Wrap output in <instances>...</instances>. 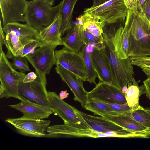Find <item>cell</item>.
Returning <instances> with one entry per match:
<instances>
[{
  "label": "cell",
  "instance_id": "6da1fadb",
  "mask_svg": "<svg viewBox=\"0 0 150 150\" xmlns=\"http://www.w3.org/2000/svg\"><path fill=\"white\" fill-rule=\"evenodd\" d=\"M125 25L129 36V57L150 55V22L142 12L128 10Z\"/></svg>",
  "mask_w": 150,
  "mask_h": 150
},
{
  "label": "cell",
  "instance_id": "7a4b0ae2",
  "mask_svg": "<svg viewBox=\"0 0 150 150\" xmlns=\"http://www.w3.org/2000/svg\"><path fill=\"white\" fill-rule=\"evenodd\" d=\"M63 3L52 6L46 0L28 1L25 15L26 24L40 32L50 26L60 15Z\"/></svg>",
  "mask_w": 150,
  "mask_h": 150
},
{
  "label": "cell",
  "instance_id": "3957f363",
  "mask_svg": "<svg viewBox=\"0 0 150 150\" xmlns=\"http://www.w3.org/2000/svg\"><path fill=\"white\" fill-rule=\"evenodd\" d=\"M5 33L7 58H13L17 51L34 41H40L39 32L26 24L17 22L8 23L3 27Z\"/></svg>",
  "mask_w": 150,
  "mask_h": 150
},
{
  "label": "cell",
  "instance_id": "277c9868",
  "mask_svg": "<svg viewBox=\"0 0 150 150\" xmlns=\"http://www.w3.org/2000/svg\"><path fill=\"white\" fill-rule=\"evenodd\" d=\"M0 98L13 97L23 100L19 96L18 86L26 74L18 72L12 67L4 52L0 53Z\"/></svg>",
  "mask_w": 150,
  "mask_h": 150
},
{
  "label": "cell",
  "instance_id": "5b68a950",
  "mask_svg": "<svg viewBox=\"0 0 150 150\" xmlns=\"http://www.w3.org/2000/svg\"><path fill=\"white\" fill-rule=\"evenodd\" d=\"M120 22L111 24L105 23L102 35L105 45L123 59L129 57V36L127 27Z\"/></svg>",
  "mask_w": 150,
  "mask_h": 150
},
{
  "label": "cell",
  "instance_id": "8992f818",
  "mask_svg": "<svg viewBox=\"0 0 150 150\" xmlns=\"http://www.w3.org/2000/svg\"><path fill=\"white\" fill-rule=\"evenodd\" d=\"M77 113L82 123L88 128L96 132L112 134L116 137L145 138L144 136L125 129L102 117L89 115L78 110Z\"/></svg>",
  "mask_w": 150,
  "mask_h": 150
},
{
  "label": "cell",
  "instance_id": "52a82bcc",
  "mask_svg": "<svg viewBox=\"0 0 150 150\" xmlns=\"http://www.w3.org/2000/svg\"><path fill=\"white\" fill-rule=\"evenodd\" d=\"M128 10L123 0H110L87 8L84 13L97 17L105 23L111 24L124 21Z\"/></svg>",
  "mask_w": 150,
  "mask_h": 150
},
{
  "label": "cell",
  "instance_id": "ba28073f",
  "mask_svg": "<svg viewBox=\"0 0 150 150\" xmlns=\"http://www.w3.org/2000/svg\"><path fill=\"white\" fill-rule=\"evenodd\" d=\"M58 45L43 44L36 49L33 53L25 56L35 70L36 73L40 76L49 74L53 66L56 64L55 49Z\"/></svg>",
  "mask_w": 150,
  "mask_h": 150
},
{
  "label": "cell",
  "instance_id": "9c48e42d",
  "mask_svg": "<svg viewBox=\"0 0 150 150\" xmlns=\"http://www.w3.org/2000/svg\"><path fill=\"white\" fill-rule=\"evenodd\" d=\"M37 75V78L32 82L26 83L21 81L20 82L18 90L19 94L23 100L34 102L52 110L46 88V77L40 76Z\"/></svg>",
  "mask_w": 150,
  "mask_h": 150
},
{
  "label": "cell",
  "instance_id": "30bf717a",
  "mask_svg": "<svg viewBox=\"0 0 150 150\" xmlns=\"http://www.w3.org/2000/svg\"><path fill=\"white\" fill-rule=\"evenodd\" d=\"M56 64L61 65L86 81L87 74L84 59L81 51L70 50L64 47L55 51Z\"/></svg>",
  "mask_w": 150,
  "mask_h": 150
},
{
  "label": "cell",
  "instance_id": "8fae6325",
  "mask_svg": "<svg viewBox=\"0 0 150 150\" xmlns=\"http://www.w3.org/2000/svg\"><path fill=\"white\" fill-rule=\"evenodd\" d=\"M105 49L113 75L121 90L123 86H127L132 81L134 74L130 57L121 59L105 45Z\"/></svg>",
  "mask_w": 150,
  "mask_h": 150
},
{
  "label": "cell",
  "instance_id": "7c38bea8",
  "mask_svg": "<svg viewBox=\"0 0 150 150\" xmlns=\"http://www.w3.org/2000/svg\"><path fill=\"white\" fill-rule=\"evenodd\" d=\"M48 96L53 113L61 118L64 124L80 129L88 128L79 118L77 109L61 99L55 92H48Z\"/></svg>",
  "mask_w": 150,
  "mask_h": 150
},
{
  "label": "cell",
  "instance_id": "4fadbf2b",
  "mask_svg": "<svg viewBox=\"0 0 150 150\" xmlns=\"http://www.w3.org/2000/svg\"><path fill=\"white\" fill-rule=\"evenodd\" d=\"M5 121L13 125L19 134L25 136L45 137V132L49 126V120L25 118H9Z\"/></svg>",
  "mask_w": 150,
  "mask_h": 150
},
{
  "label": "cell",
  "instance_id": "5bb4252c",
  "mask_svg": "<svg viewBox=\"0 0 150 150\" xmlns=\"http://www.w3.org/2000/svg\"><path fill=\"white\" fill-rule=\"evenodd\" d=\"M46 137L55 138L112 137L110 134L96 132L87 128L81 129L64 123L49 126L46 130Z\"/></svg>",
  "mask_w": 150,
  "mask_h": 150
},
{
  "label": "cell",
  "instance_id": "9a60e30c",
  "mask_svg": "<svg viewBox=\"0 0 150 150\" xmlns=\"http://www.w3.org/2000/svg\"><path fill=\"white\" fill-rule=\"evenodd\" d=\"M88 98L89 100L101 102L127 104L125 94L121 90L112 85L100 81L88 92Z\"/></svg>",
  "mask_w": 150,
  "mask_h": 150
},
{
  "label": "cell",
  "instance_id": "2e32d148",
  "mask_svg": "<svg viewBox=\"0 0 150 150\" xmlns=\"http://www.w3.org/2000/svg\"><path fill=\"white\" fill-rule=\"evenodd\" d=\"M62 80L65 82L73 92L74 100L78 101L83 107L88 101V92L83 86L82 81L76 75L65 69L60 64H56L55 68Z\"/></svg>",
  "mask_w": 150,
  "mask_h": 150
},
{
  "label": "cell",
  "instance_id": "e0dca14e",
  "mask_svg": "<svg viewBox=\"0 0 150 150\" xmlns=\"http://www.w3.org/2000/svg\"><path fill=\"white\" fill-rule=\"evenodd\" d=\"M27 3L26 0H0L3 27L11 22H25Z\"/></svg>",
  "mask_w": 150,
  "mask_h": 150
},
{
  "label": "cell",
  "instance_id": "ac0fdd59",
  "mask_svg": "<svg viewBox=\"0 0 150 150\" xmlns=\"http://www.w3.org/2000/svg\"><path fill=\"white\" fill-rule=\"evenodd\" d=\"M91 54L93 65L100 81L110 84L119 89L113 75L105 47L100 50L94 48Z\"/></svg>",
  "mask_w": 150,
  "mask_h": 150
},
{
  "label": "cell",
  "instance_id": "d6986e66",
  "mask_svg": "<svg viewBox=\"0 0 150 150\" xmlns=\"http://www.w3.org/2000/svg\"><path fill=\"white\" fill-rule=\"evenodd\" d=\"M100 116L125 129L142 135L145 138H150V128L144 126L133 118L131 116V112L114 115H102Z\"/></svg>",
  "mask_w": 150,
  "mask_h": 150
},
{
  "label": "cell",
  "instance_id": "ffe728a7",
  "mask_svg": "<svg viewBox=\"0 0 150 150\" xmlns=\"http://www.w3.org/2000/svg\"><path fill=\"white\" fill-rule=\"evenodd\" d=\"M20 101L18 104L9 106L21 112L23 117L43 119L48 118L53 113L50 109L34 102L27 100Z\"/></svg>",
  "mask_w": 150,
  "mask_h": 150
},
{
  "label": "cell",
  "instance_id": "44dd1931",
  "mask_svg": "<svg viewBox=\"0 0 150 150\" xmlns=\"http://www.w3.org/2000/svg\"><path fill=\"white\" fill-rule=\"evenodd\" d=\"M66 33L62 38V45L70 50L79 52L85 45L82 25L78 22L73 25Z\"/></svg>",
  "mask_w": 150,
  "mask_h": 150
},
{
  "label": "cell",
  "instance_id": "7402d4cb",
  "mask_svg": "<svg viewBox=\"0 0 150 150\" xmlns=\"http://www.w3.org/2000/svg\"><path fill=\"white\" fill-rule=\"evenodd\" d=\"M61 23L59 15L52 24L39 32L40 41L43 44L62 45L60 32Z\"/></svg>",
  "mask_w": 150,
  "mask_h": 150
},
{
  "label": "cell",
  "instance_id": "603a6c76",
  "mask_svg": "<svg viewBox=\"0 0 150 150\" xmlns=\"http://www.w3.org/2000/svg\"><path fill=\"white\" fill-rule=\"evenodd\" d=\"M78 22L82 25L83 29H86L93 35L99 37L102 35L103 27L105 23L98 18L88 13L79 17Z\"/></svg>",
  "mask_w": 150,
  "mask_h": 150
},
{
  "label": "cell",
  "instance_id": "cb8c5ba5",
  "mask_svg": "<svg viewBox=\"0 0 150 150\" xmlns=\"http://www.w3.org/2000/svg\"><path fill=\"white\" fill-rule=\"evenodd\" d=\"M78 0H63L60 15L61 19L60 32L62 36L66 33L73 24V12Z\"/></svg>",
  "mask_w": 150,
  "mask_h": 150
},
{
  "label": "cell",
  "instance_id": "d4e9b609",
  "mask_svg": "<svg viewBox=\"0 0 150 150\" xmlns=\"http://www.w3.org/2000/svg\"><path fill=\"white\" fill-rule=\"evenodd\" d=\"M128 89L125 94V99L128 105L132 110L138 108L140 105L139 99L140 96L146 93L145 86H139L138 82L133 77L128 83Z\"/></svg>",
  "mask_w": 150,
  "mask_h": 150
},
{
  "label": "cell",
  "instance_id": "484cf974",
  "mask_svg": "<svg viewBox=\"0 0 150 150\" xmlns=\"http://www.w3.org/2000/svg\"><path fill=\"white\" fill-rule=\"evenodd\" d=\"M84 107L86 109L93 112L95 115L100 116L120 114L107 105L98 101L89 100Z\"/></svg>",
  "mask_w": 150,
  "mask_h": 150
},
{
  "label": "cell",
  "instance_id": "4316f807",
  "mask_svg": "<svg viewBox=\"0 0 150 150\" xmlns=\"http://www.w3.org/2000/svg\"><path fill=\"white\" fill-rule=\"evenodd\" d=\"M86 45H83L81 51L83 55L87 74L86 81L96 85L95 79L96 77H98V75L93 65L91 53L86 51Z\"/></svg>",
  "mask_w": 150,
  "mask_h": 150
},
{
  "label": "cell",
  "instance_id": "83f0119b",
  "mask_svg": "<svg viewBox=\"0 0 150 150\" xmlns=\"http://www.w3.org/2000/svg\"><path fill=\"white\" fill-rule=\"evenodd\" d=\"M132 117L146 127L150 128V110L139 105L131 112Z\"/></svg>",
  "mask_w": 150,
  "mask_h": 150
},
{
  "label": "cell",
  "instance_id": "f1b7e54d",
  "mask_svg": "<svg viewBox=\"0 0 150 150\" xmlns=\"http://www.w3.org/2000/svg\"><path fill=\"white\" fill-rule=\"evenodd\" d=\"M83 38L85 45H93L94 48L101 49L105 47V44L102 35L95 36L86 29H83Z\"/></svg>",
  "mask_w": 150,
  "mask_h": 150
},
{
  "label": "cell",
  "instance_id": "f546056e",
  "mask_svg": "<svg viewBox=\"0 0 150 150\" xmlns=\"http://www.w3.org/2000/svg\"><path fill=\"white\" fill-rule=\"evenodd\" d=\"M13 59L11 64L15 70H18L23 73L30 71L28 64V60L25 56H14Z\"/></svg>",
  "mask_w": 150,
  "mask_h": 150
},
{
  "label": "cell",
  "instance_id": "4dcf8cb0",
  "mask_svg": "<svg viewBox=\"0 0 150 150\" xmlns=\"http://www.w3.org/2000/svg\"><path fill=\"white\" fill-rule=\"evenodd\" d=\"M40 41H34L27 44L19 50L16 52L15 56L25 57L32 54L35 50L43 45Z\"/></svg>",
  "mask_w": 150,
  "mask_h": 150
},
{
  "label": "cell",
  "instance_id": "1f68e13d",
  "mask_svg": "<svg viewBox=\"0 0 150 150\" xmlns=\"http://www.w3.org/2000/svg\"><path fill=\"white\" fill-rule=\"evenodd\" d=\"M131 64L142 69L150 70V55L130 57Z\"/></svg>",
  "mask_w": 150,
  "mask_h": 150
},
{
  "label": "cell",
  "instance_id": "d6a6232c",
  "mask_svg": "<svg viewBox=\"0 0 150 150\" xmlns=\"http://www.w3.org/2000/svg\"><path fill=\"white\" fill-rule=\"evenodd\" d=\"M102 103L107 105L113 110L120 114L131 112L132 110V109L129 107L127 104H120Z\"/></svg>",
  "mask_w": 150,
  "mask_h": 150
},
{
  "label": "cell",
  "instance_id": "836d02e7",
  "mask_svg": "<svg viewBox=\"0 0 150 150\" xmlns=\"http://www.w3.org/2000/svg\"><path fill=\"white\" fill-rule=\"evenodd\" d=\"M128 10L133 11L142 12L139 0H123Z\"/></svg>",
  "mask_w": 150,
  "mask_h": 150
},
{
  "label": "cell",
  "instance_id": "e575fe53",
  "mask_svg": "<svg viewBox=\"0 0 150 150\" xmlns=\"http://www.w3.org/2000/svg\"><path fill=\"white\" fill-rule=\"evenodd\" d=\"M37 77L36 73L34 72H30L26 75L21 82L25 83L31 82L33 81Z\"/></svg>",
  "mask_w": 150,
  "mask_h": 150
},
{
  "label": "cell",
  "instance_id": "d590c367",
  "mask_svg": "<svg viewBox=\"0 0 150 150\" xmlns=\"http://www.w3.org/2000/svg\"><path fill=\"white\" fill-rule=\"evenodd\" d=\"M150 22V0H147L143 8L142 12Z\"/></svg>",
  "mask_w": 150,
  "mask_h": 150
},
{
  "label": "cell",
  "instance_id": "8d00e7d4",
  "mask_svg": "<svg viewBox=\"0 0 150 150\" xmlns=\"http://www.w3.org/2000/svg\"><path fill=\"white\" fill-rule=\"evenodd\" d=\"M0 53L3 51L2 49V46L3 45H6V41L5 39V35L3 30V27L2 26L1 21H0Z\"/></svg>",
  "mask_w": 150,
  "mask_h": 150
},
{
  "label": "cell",
  "instance_id": "74e56055",
  "mask_svg": "<svg viewBox=\"0 0 150 150\" xmlns=\"http://www.w3.org/2000/svg\"><path fill=\"white\" fill-rule=\"evenodd\" d=\"M143 83L145 87V94L147 97L150 100V78L148 77Z\"/></svg>",
  "mask_w": 150,
  "mask_h": 150
},
{
  "label": "cell",
  "instance_id": "f35d334b",
  "mask_svg": "<svg viewBox=\"0 0 150 150\" xmlns=\"http://www.w3.org/2000/svg\"><path fill=\"white\" fill-rule=\"evenodd\" d=\"M110 0H93V3L92 6H98Z\"/></svg>",
  "mask_w": 150,
  "mask_h": 150
},
{
  "label": "cell",
  "instance_id": "ab89813d",
  "mask_svg": "<svg viewBox=\"0 0 150 150\" xmlns=\"http://www.w3.org/2000/svg\"><path fill=\"white\" fill-rule=\"evenodd\" d=\"M69 95V94L67 92V90L62 91L59 93V96L61 99L63 100L67 98Z\"/></svg>",
  "mask_w": 150,
  "mask_h": 150
},
{
  "label": "cell",
  "instance_id": "60d3db41",
  "mask_svg": "<svg viewBox=\"0 0 150 150\" xmlns=\"http://www.w3.org/2000/svg\"><path fill=\"white\" fill-rule=\"evenodd\" d=\"M142 71L148 77L150 78V70L142 69Z\"/></svg>",
  "mask_w": 150,
  "mask_h": 150
},
{
  "label": "cell",
  "instance_id": "b9f144b4",
  "mask_svg": "<svg viewBox=\"0 0 150 150\" xmlns=\"http://www.w3.org/2000/svg\"><path fill=\"white\" fill-rule=\"evenodd\" d=\"M127 89L128 87L127 86H123L121 90L122 93L125 94L127 90Z\"/></svg>",
  "mask_w": 150,
  "mask_h": 150
},
{
  "label": "cell",
  "instance_id": "7bdbcfd3",
  "mask_svg": "<svg viewBox=\"0 0 150 150\" xmlns=\"http://www.w3.org/2000/svg\"><path fill=\"white\" fill-rule=\"evenodd\" d=\"M147 0H139L141 7L142 9L144 6V4Z\"/></svg>",
  "mask_w": 150,
  "mask_h": 150
},
{
  "label": "cell",
  "instance_id": "ee69618b",
  "mask_svg": "<svg viewBox=\"0 0 150 150\" xmlns=\"http://www.w3.org/2000/svg\"><path fill=\"white\" fill-rule=\"evenodd\" d=\"M51 6H53L55 0H46Z\"/></svg>",
  "mask_w": 150,
  "mask_h": 150
}]
</instances>
